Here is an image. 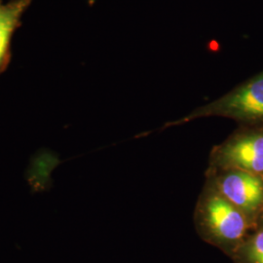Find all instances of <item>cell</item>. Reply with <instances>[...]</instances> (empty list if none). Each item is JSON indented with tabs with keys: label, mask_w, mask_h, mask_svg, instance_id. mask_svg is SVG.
<instances>
[{
	"label": "cell",
	"mask_w": 263,
	"mask_h": 263,
	"mask_svg": "<svg viewBox=\"0 0 263 263\" xmlns=\"http://www.w3.org/2000/svg\"><path fill=\"white\" fill-rule=\"evenodd\" d=\"M194 223L200 238L229 258L254 230L244 214L207 179L198 198Z\"/></svg>",
	"instance_id": "obj_1"
},
{
	"label": "cell",
	"mask_w": 263,
	"mask_h": 263,
	"mask_svg": "<svg viewBox=\"0 0 263 263\" xmlns=\"http://www.w3.org/2000/svg\"><path fill=\"white\" fill-rule=\"evenodd\" d=\"M207 117H224L239 125L263 124V70L209 104L166 123L162 129Z\"/></svg>",
	"instance_id": "obj_2"
},
{
	"label": "cell",
	"mask_w": 263,
	"mask_h": 263,
	"mask_svg": "<svg viewBox=\"0 0 263 263\" xmlns=\"http://www.w3.org/2000/svg\"><path fill=\"white\" fill-rule=\"evenodd\" d=\"M209 167L242 170L263 178V124L240 125L213 147Z\"/></svg>",
	"instance_id": "obj_3"
},
{
	"label": "cell",
	"mask_w": 263,
	"mask_h": 263,
	"mask_svg": "<svg viewBox=\"0 0 263 263\" xmlns=\"http://www.w3.org/2000/svg\"><path fill=\"white\" fill-rule=\"evenodd\" d=\"M210 179L224 197L238 208L255 229L263 207V178L238 169L208 167Z\"/></svg>",
	"instance_id": "obj_4"
},
{
	"label": "cell",
	"mask_w": 263,
	"mask_h": 263,
	"mask_svg": "<svg viewBox=\"0 0 263 263\" xmlns=\"http://www.w3.org/2000/svg\"><path fill=\"white\" fill-rule=\"evenodd\" d=\"M62 160L52 149L36 151L29 159L25 178L28 188L33 193H44L53 186V176Z\"/></svg>",
	"instance_id": "obj_5"
},
{
	"label": "cell",
	"mask_w": 263,
	"mask_h": 263,
	"mask_svg": "<svg viewBox=\"0 0 263 263\" xmlns=\"http://www.w3.org/2000/svg\"><path fill=\"white\" fill-rule=\"evenodd\" d=\"M31 0H0V71L8 62L10 44Z\"/></svg>",
	"instance_id": "obj_6"
},
{
	"label": "cell",
	"mask_w": 263,
	"mask_h": 263,
	"mask_svg": "<svg viewBox=\"0 0 263 263\" xmlns=\"http://www.w3.org/2000/svg\"><path fill=\"white\" fill-rule=\"evenodd\" d=\"M233 263H263V229H255L230 256Z\"/></svg>",
	"instance_id": "obj_7"
},
{
	"label": "cell",
	"mask_w": 263,
	"mask_h": 263,
	"mask_svg": "<svg viewBox=\"0 0 263 263\" xmlns=\"http://www.w3.org/2000/svg\"><path fill=\"white\" fill-rule=\"evenodd\" d=\"M255 229H263V207L258 218L256 220V223H255ZM254 229V230H255Z\"/></svg>",
	"instance_id": "obj_8"
}]
</instances>
